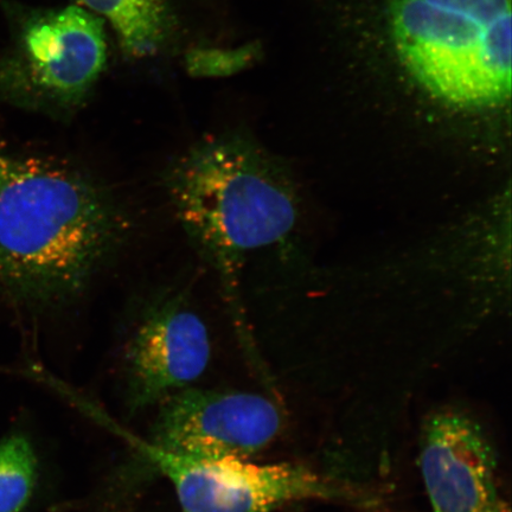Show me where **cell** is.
Masks as SVG:
<instances>
[{"label": "cell", "mask_w": 512, "mask_h": 512, "mask_svg": "<svg viewBox=\"0 0 512 512\" xmlns=\"http://www.w3.org/2000/svg\"><path fill=\"white\" fill-rule=\"evenodd\" d=\"M130 227L117 197L85 170L15 158L0 195V286L29 310L64 309L111 264Z\"/></svg>", "instance_id": "1"}, {"label": "cell", "mask_w": 512, "mask_h": 512, "mask_svg": "<svg viewBox=\"0 0 512 512\" xmlns=\"http://www.w3.org/2000/svg\"><path fill=\"white\" fill-rule=\"evenodd\" d=\"M162 184L190 245L219 278L240 342L253 355L241 272L247 255L279 243L296 226L292 177L251 139L221 133L172 159Z\"/></svg>", "instance_id": "2"}, {"label": "cell", "mask_w": 512, "mask_h": 512, "mask_svg": "<svg viewBox=\"0 0 512 512\" xmlns=\"http://www.w3.org/2000/svg\"><path fill=\"white\" fill-rule=\"evenodd\" d=\"M386 27L401 68L446 110L509 105L511 0H387Z\"/></svg>", "instance_id": "3"}, {"label": "cell", "mask_w": 512, "mask_h": 512, "mask_svg": "<svg viewBox=\"0 0 512 512\" xmlns=\"http://www.w3.org/2000/svg\"><path fill=\"white\" fill-rule=\"evenodd\" d=\"M10 40L0 57V95L23 110L62 121L78 114L108 61L106 23L78 4L4 8Z\"/></svg>", "instance_id": "4"}, {"label": "cell", "mask_w": 512, "mask_h": 512, "mask_svg": "<svg viewBox=\"0 0 512 512\" xmlns=\"http://www.w3.org/2000/svg\"><path fill=\"white\" fill-rule=\"evenodd\" d=\"M149 453L174 486L181 512H274L304 502L368 511L383 507L375 492L304 465L233 457L185 462Z\"/></svg>", "instance_id": "5"}, {"label": "cell", "mask_w": 512, "mask_h": 512, "mask_svg": "<svg viewBox=\"0 0 512 512\" xmlns=\"http://www.w3.org/2000/svg\"><path fill=\"white\" fill-rule=\"evenodd\" d=\"M149 451L200 462L249 459L283 430V413L264 395L184 388L160 401Z\"/></svg>", "instance_id": "6"}, {"label": "cell", "mask_w": 512, "mask_h": 512, "mask_svg": "<svg viewBox=\"0 0 512 512\" xmlns=\"http://www.w3.org/2000/svg\"><path fill=\"white\" fill-rule=\"evenodd\" d=\"M419 466L431 512H511L495 447L465 408L446 405L426 416Z\"/></svg>", "instance_id": "7"}, {"label": "cell", "mask_w": 512, "mask_h": 512, "mask_svg": "<svg viewBox=\"0 0 512 512\" xmlns=\"http://www.w3.org/2000/svg\"><path fill=\"white\" fill-rule=\"evenodd\" d=\"M211 357L206 323L188 294L169 291L147 304L125 348L128 402L156 405L204 374Z\"/></svg>", "instance_id": "8"}, {"label": "cell", "mask_w": 512, "mask_h": 512, "mask_svg": "<svg viewBox=\"0 0 512 512\" xmlns=\"http://www.w3.org/2000/svg\"><path fill=\"white\" fill-rule=\"evenodd\" d=\"M108 25L128 57H156L177 47L187 29V0H74Z\"/></svg>", "instance_id": "9"}, {"label": "cell", "mask_w": 512, "mask_h": 512, "mask_svg": "<svg viewBox=\"0 0 512 512\" xmlns=\"http://www.w3.org/2000/svg\"><path fill=\"white\" fill-rule=\"evenodd\" d=\"M37 479V458L30 441L14 434L0 440V512H22Z\"/></svg>", "instance_id": "10"}, {"label": "cell", "mask_w": 512, "mask_h": 512, "mask_svg": "<svg viewBox=\"0 0 512 512\" xmlns=\"http://www.w3.org/2000/svg\"><path fill=\"white\" fill-rule=\"evenodd\" d=\"M258 53V48L246 46L241 48L194 47L187 51L185 64L189 73L198 78H219L241 72L251 64Z\"/></svg>", "instance_id": "11"}, {"label": "cell", "mask_w": 512, "mask_h": 512, "mask_svg": "<svg viewBox=\"0 0 512 512\" xmlns=\"http://www.w3.org/2000/svg\"><path fill=\"white\" fill-rule=\"evenodd\" d=\"M14 159L15 157L0 153V195H2L6 183L9 181L12 166H14Z\"/></svg>", "instance_id": "12"}]
</instances>
